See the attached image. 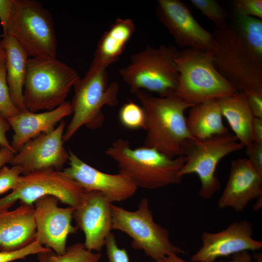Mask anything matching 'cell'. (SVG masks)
<instances>
[{
  "instance_id": "obj_10",
  "label": "cell",
  "mask_w": 262,
  "mask_h": 262,
  "mask_svg": "<svg viewBox=\"0 0 262 262\" xmlns=\"http://www.w3.org/2000/svg\"><path fill=\"white\" fill-rule=\"evenodd\" d=\"M244 147L235 135L229 133L203 140H191L185 147L186 161L180 175L183 177L196 174L201 184L199 196L203 199H210L220 188V182L215 174L218 163L225 156Z\"/></svg>"
},
{
  "instance_id": "obj_19",
  "label": "cell",
  "mask_w": 262,
  "mask_h": 262,
  "mask_svg": "<svg viewBox=\"0 0 262 262\" xmlns=\"http://www.w3.org/2000/svg\"><path fill=\"white\" fill-rule=\"evenodd\" d=\"M35 240L33 205L20 203L12 211L0 209V252L21 249Z\"/></svg>"
},
{
  "instance_id": "obj_25",
  "label": "cell",
  "mask_w": 262,
  "mask_h": 262,
  "mask_svg": "<svg viewBox=\"0 0 262 262\" xmlns=\"http://www.w3.org/2000/svg\"><path fill=\"white\" fill-rule=\"evenodd\" d=\"M101 257L100 252L90 251L81 243L66 247L65 252L62 255L56 254L51 249L37 254L39 262H100Z\"/></svg>"
},
{
  "instance_id": "obj_12",
  "label": "cell",
  "mask_w": 262,
  "mask_h": 262,
  "mask_svg": "<svg viewBox=\"0 0 262 262\" xmlns=\"http://www.w3.org/2000/svg\"><path fill=\"white\" fill-rule=\"evenodd\" d=\"M155 11L179 49L189 48L214 52L215 42L212 33L198 23L185 3L180 0H158Z\"/></svg>"
},
{
  "instance_id": "obj_36",
  "label": "cell",
  "mask_w": 262,
  "mask_h": 262,
  "mask_svg": "<svg viewBox=\"0 0 262 262\" xmlns=\"http://www.w3.org/2000/svg\"><path fill=\"white\" fill-rule=\"evenodd\" d=\"M10 127L7 119L0 113V146L16 152L11 147L6 137V132Z\"/></svg>"
},
{
  "instance_id": "obj_15",
  "label": "cell",
  "mask_w": 262,
  "mask_h": 262,
  "mask_svg": "<svg viewBox=\"0 0 262 262\" xmlns=\"http://www.w3.org/2000/svg\"><path fill=\"white\" fill-rule=\"evenodd\" d=\"M253 234L252 225L246 220L234 222L219 232L203 231L202 246L192 256L191 261L214 262L219 258L240 252L259 250L262 248V242L254 239Z\"/></svg>"
},
{
  "instance_id": "obj_42",
  "label": "cell",
  "mask_w": 262,
  "mask_h": 262,
  "mask_svg": "<svg viewBox=\"0 0 262 262\" xmlns=\"http://www.w3.org/2000/svg\"><path fill=\"white\" fill-rule=\"evenodd\" d=\"M6 57V52L0 42V61L5 59Z\"/></svg>"
},
{
  "instance_id": "obj_21",
  "label": "cell",
  "mask_w": 262,
  "mask_h": 262,
  "mask_svg": "<svg viewBox=\"0 0 262 262\" xmlns=\"http://www.w3.org/2000/svg\"><path fill=\"white\" fill-rule=\"evenodd\" d=\"M0 42L6 52V79L11 99L20 112L27 111L24 103L23 88L29 56L9 35L3 36Z\"/></svg>"
},
{
  "instance_id": "obj_40",
  "label": "cell",
  "mask_w": 262,
  "mask_h": 262,
  "mask_svg": "<svg viewBox=\"0 0 262 262\" xmlns=\"http://www.w3.org/2000/svg\"><path fill=\"white\" fill-rule=\"evenodd\" d=\"M153 262H195L186 261L178 256V254H171L161 259L155 260Z\"/></svg>"
},
{
  "instance_id": "obj_9",
  "label": "cell",
  "mask_w": 262,
  "mask_h": 262,
  "mask_svg": "<svg viewBox=\"0 0 262 262\" xmlns=\"http://www.w3.org/2000/svg\"><path fill=\"white\" fill-rule=\"evenodd\" d=\"M112 230L128 234L132 239L133 248L143 251L157 260L171 254L184 253L170 240L169 231L156 223L147 198H142L134 211L112 204Z\"/></svg>"
},
{
  "instance_id": "obj_38",
  "label": "cell",
  "mask_w": 262,
  "mask_h": 262,
  "mask_svg": "<svg viewBox=\"0 0 262 262\" xmlns=\"http://www.w3.org/2000/svg\"><path fill=\"white\" fill-rule=\"evenodd\" d=\"M218 262H253L249 251H244L230 256L228 260H220Z\"/></svg>"
},
{
  "instance_id": "obj_27",
  "label": "cell",
  "mask_w": 262,
  "mask_h": 262,
  "mask_svg": "<svg viewBox=\"0 0 262 262\" xmlns=\"http://www.w3.org/2000/svg\"><path fill=\"white\" fill-rule=\"evenodd\" d=\"M192 6L199 10L214 24L219 27L227 23L229 13L215 0H190Z\"/></svg>"
},
{
  "instance_id": "obj_23",
  "label": "cell",
  "mask_w": 262,
  "mask_h": 262,
  "mask_svg": "<svg viewBox=\"0 0 262 262\" xmlns=\"http://www.w3.org/2000/svg\"><path fill=\"white\" fill-rule=\"evenodd\" d=\"M186 118L188 130L197 140L229 133L224 125L217 100L196 104L191 108Z\"/></svg>"
},
{
  "instance_id": "obj_7",
  "label": "cell",
  "mask_w": 262,
  "mask_h": 262,
  "mask_svg": "<svg viewBox=\"0 0 262 262\" xmlns=\"http://www.w3.org/2000/svg\"><path fill=\"white\" fill-rule=\"evenodd\" d=\"M178 49L172 45L154 48L147 45L133 54L128 65L120 68L118 73L132 94L144 90L160 97L174 95L179 79L175 62Z\"/></svg>"
},
{
  "instance_id": "obj_35",
  "label": "cell",
  "mask_w": 262,
  "mask_h": 262,
  "mask_svg": "<svg viewBox=\"0 0 262 262\" xmlns=\"http://www.w3.org/2000/svg\"><path fill=\"white\" fill-rule=\"evenodd\" d=\"M12 7V0H0V22L3 36L6 35L7 27Z\"/></svg>"
},
{
  "instance_id": "obj_1",
  "label": "cell",
  "mask_w": 262,
  "mask_h": 262,
  "mask_svg": "<svg viewBox=\"0 0 262 262\" xmlns=\"http://www.w3.org/2000/svg\"><path fill=\"white\" fill-rule=\"evenodd\" d=\"M229 13L211 32L214 66L238 92L262 93V19Z\"/></svg>"
},
{
  "instance_id": "obj_43",
  "label": "cell",
  "mask_w": 262,
  "mask_h": 262,
  "mask_svg": "<svg viewBox=\"0 0 262 262\" xmlns=\"http://www.w3.org/2000/svg\"><path fill=\"white\" fill-rule=\"evenodd\" d=\"M254 260L255 262H262V253L255 254L254 255Z\"/></svg>"
},
{
  "instance_id": "obj_8",
  "label": "cell",
  "mask_w": 262,
  "mask_h": 262,
  "mask_svg": "<svg viewBox=\"0 0 262 262\" xmlns=\"http://www.w3.org/2000/svg\"><path fill=\"white\" fill-rule=\"evenodd\" d=\"M6 35L13 38L29 57L56 58L52 15L37 0H12Z\"/></svg>"
},
{
  "instance_id": "obj_44",
  "label": "cell",
  "mask_w": 262,
  "mask_h": 262,
  "mask_svg": "<svg viewBox=\"0 0 262 262\" xmlns=\"http://www.w3.org/2000/svg\"><path fill=\"white\" fill-rule=\"evenodd\" d=\"M15 262V261H13V262Z\"/></svg>"
},
{
  "instance_id": "obj_3",
  "label": "cell",
  "mask_w": 262,
  "mask_h": 262,
  "mask_svg": "<svg viewBox=\"0 0 262 262\" xmlns=\"http://www.w3.org/2000/svg\"><path fill=\"white\" fill-rule=\"evenodd\" d=\"M115 161L118 172L130 177L137 187L152 190L181 183L180 171L185 156L170 158L144 145L133 148L128 140L118 138L105 150Z\"/></svg>"
},
{
  "instance_id": "obj_13",
  "label": "cell",
  "mask_w": 262,
  "mask_h": 262,
  "mask_svg": "<svg viewBox=\"0 0 262 262\" xmlns=\"http://www.w3.org/2000/svg\"><path fill=\"white\" fill-rule=\"evenodd\" d=\"M59 199L46 195L33 203L36 240L42 246L59 255L66 249V242L70 234L77 232L78 228L71 222L74 209L58 206Z\"/></svg>"
},
{
  "instance_id": "obj_4",
  "label": "cell",
  "mask_w": 262,
  "mask_h": 262,
  "mask_svg": "<svg viewBox=\"0 0 262 262\" xmlns=\"http://www.w3.org/2000/svg\"><path fill=\"white\" fill-rule=\"evenodd\" d=\"M213 55V52L208 50L178 49L175 58L179 74L175 95L196 105L238 92L215 67Z\"/></svg>"
},
{
  "instance_id": "obj_14",
  "label": "cell",
  "mask_w": 262,
  "mask_h": 262,
  "mask_svg": "<svg viewBox=\"0 0 262 262\" xmlns=\"http://www.w3.org/2000/svg\"><path fill=\"white\" fill-rule=\"evenodd\" d=\"M65 127L62 120L54 130L29 141L14 155L10 164L20 166L23 175L49 168L61 171L69 156L64 147Z\"/></svg>"
},
{
  "instance_id": "obj_18",
  "label": "cell",
  "mask_w": 262,
  "mask_h": 262,
  "mask_svg": "<svg viewBox=\"0 0 262 262\" xmlns=\"http://www.w3.org/2000/svg\"><path fill=\"white\" fill-rule=\"evenodd\" d=\"M262 197V176L246 158L231 161L229 178L218 201L220 209L243 211L253 199Z\"/></svg>"
},
{
  "instance_id": "obj_16",
  "label": "cell",
  "mask_w": 262,
  "mask_h": 262,
  "mask_svg": "<svg viewBox=\"0 0 262 262\" xmlns=\"http://www.w3.org/2000/svg\"><path fill=\"white\" fill-rule=\"evenodd\" d=\"M68 167L62 173L73 180L85 191H96L104 194L112 202H120L132 196L138 187L128 176L118 172L110 174L101 172L69 151Z\"/></svg>"
},
{
  "instance_id": "obj_26",
  "label": "cell",
  "mask_w": 262,
  "mask_h": 262,
  "mask_svg": "<svg viewBox=\"0 0 262 262\" xmlns=\"http://www.w3.org/2000/svg\"><path fill=\"white\" fill-rule=\"evenodd\" d=\"M120 123L130 130L146 128V115L141 106L129 100L124 103L118 114Z\"/></svg>"
},
{
  "instance_id": "obj_17",
  "label": "cell",
  "mask_w": 262,
  "mask_h": 262,
  "mask_svg": "<svg viewBox=\"0 0 262 262\" xmlns=\"http://www.w3.org/2000/svg\"><path fill=\"white\" fill-rule=\"evenodd\" d=\"M112 204L102 193L85 191L82 203L74 209L73 218L83 232V244L90 251L100 252L112 230Z\"/></svg>"
},
{
  "instance_id": "obj_28",
  "label": "cell",
  "mask_w": 262,
  "mask_h": 262,
  "mask_svg": "<svg viewBox=\"0 0 262 262\" xmlns=\"http://www.w3.org/2000/svg\"><path fill=\"white\" fill-rule=\"evenodd\" d=\"M20 112L14 104L10 95L6 79L5 58L0 61V113L7 119Z\"/></svg>"
},
{
  "instance_id": "obj_29",
  "label": "cell",
  "mask_w": 262,
  "mask_h": 262,
  "mask_svg": "<svg viewBox=\"0 0 262 262\" xmlns=\"http://www.w3.org/2000/svg\"><path fill=\"white\" fill-rule=\"evenodd\" d=\"M231 3L233 13L262 19V0H233Z\"/></svg>"
},
{
  "instance_id": "obj_31",
  "label": "cell",
  "mask_w": 262,
  "mask_h": 262,
  "mask_svg": "<svg viewBox=\"0 0 262 262\" xmlns=\"http://www.w3.org/2000/svg\"><path fill=\"white\" fill-rule=\"evenodd\" d=\"M49 248L41 245L36 240L21 249L11 252H0V262H11L19 259H25L31 255L47 251Z\"/></svg>"
},
{
  "instance_id": "obj_30",
  "label": "cell",
  "mask_w": 262,
  "mask_h": 262,
  "mask_svg": "<svg viewBox=\"0 0 262 262\" xmlns=\"http://www.w3.org/2000/svg\"><path fill=\"white\" fill-rule=\"evenodd\" d=\"M22 170L20 166L11 168L3 166L0 168V195L10 190H14L18 185Z\"/></svg>"
},
{
  "instance_id": "obj_34",
  "label": "cell",
  "mask_w": 262,
  "mask_h": 262,
  "mask_svg": "<svg viewBox=\"0 0 262 262\" xmlns=\"http://www.w3.org/2000/svg\"><path fill=\"white\" fill-rule=\"evenodd\" d=\"M249 108L255 117L262 118V93H245Z\"/></svg>"
},
{
  "instance_id": "obj_33",
  "label": "cell",
  "mask_w": 262,
  "mask_h": 262,
  "mask_svg": "<svg viewBox=\"0 0 262 262\" xmlns=\"http://www.w3.org/2000/svg\"><path fill=\"white\" fill-rule=\"evenodd\" d=\"M245 147L248 160L255 170L262 176V145L252 142Z\"/></svg>"
},
{
  "instance_id": "obj_24",
  "label": "cell",
  "mask_w": 262,
  "mask_h": 262,
  "mask_svg": "<svg viewBox=\"0 0 262 262\" xmlns=\"http://www.w3.org/2000/svg\"><path fill=\"white\" fill-rule=\"evenodd\" d=\"M223 116L228 122L234 134L246 147L253 142L251 127L254 117L246 94L237 93L217 100Z\"/></svg>"
},
{
  "instance_id": "obj_5",
  "label": "cell",
  "mask_w": 262,
  "mask_h": 262,
  "mask_svg": "<svg viewBox=\"0 0 262 262\" xmlns=\"http://www.w3.org/2000/svg\"><path fill=\"white\" fill-rule=\"evenodd\" d=\"M107 69L93 59L84 76L74 86L71 102L72 117L64 131V142L69 141L82 126L91 130L101 127L105 120L102 108L117 105L119 86L115 81L108 83Z\"/></svg>"
},
{
  "instance_id": "obj_11",
  "label": "cell",
  "mask_w": 262,
  "mask_h": 262,
  "mask_svg": "<svg viewBox=\"0 0 262 262\" xmlns=\"http://www.w3.org/2000/svg\"><path fill=\"white\" fill-rule=\"evenodd\" d=\"M85 191L75 181L53 168L33 171L21 176L17 186L0 198V209H8L17 200L33 205L46 195L57 197L62 203L74 209L82 203Z\"/></svg>"
},
{
  "instance_id": "obj_37",
  "label": "cell",
  "mask_w": 262,
  "mask_h": 262,
  "mask_svg": "<svg viewBox=\"0 0 262 262\" xmlns=\"http://www.w3.org/2000/svg\"><path fill=\"white\" fill-rule=\"evenodd\" d=\"M253 142L262 145V118L254 117L251 127Z\"/></svg>"
},
{
  "instance_id": "obj_22",
  "label": "cell",
  "mask_w": 262,
  "mask_h": 262,
  "mask_svg": "<svg viewBox=\"0 0 262 262\" xmlns=\"http://www.w3.org/2000/svg\"><path fill=\"white\" fill-rule=\"evenodd\" d=\"M135 31L130 18H117L101 36L93 60L108 68L117 61Z\"/></svg>"
},
{
  "instance_id": "obj_20",
  "label": "cell",
  "mask_w": 262,
  "mask_h": 262,
  "mask_svg": "<svg viewBox=\"0 0 262 262\" xmlns=\"http://www.w3.org/2000/svg\"><path fill=\"white\" fill-rule=\"evenodd\" d=\"M70 101H66L57 108L42 113L27 110L7 118L14 131L11 146L16 153L26 143L42 133L55 129L56 124L72 114Z\"/></svg>"
},
{
  "instance_id": "obj_6",
  "label": "cell",
  "mask_w": 262,
  "mask_h": 262,
  "mask_svg": "<svg viewBox=\"0 0 262 262\" xmlns=\"http://www.w3.org/2000/svg\"><path fill=\"white\" fill-rule=\"evenodd\" d=\"M81 77L56 58H28L23 88L24 103L30 112L52 110L64 103Z\"/></svg>"
},
{
  "instance_id": "obj_39",
  "label": "cell",
  "mask_w": 262,
  "mask_h": 262,
  "mask_svg": "<svg viewBox=\"0 0 262 262\" xmlns=\"http://www.w3.org/2000/svg\"><path fill=\"white\" fill-rule=\"evenodd\" d=\"M16 153V152L11 149L1 147L0 149V168L6 164L10 163Z\"/></svg>"
},
{
  "instance_id": "obj_32",
  "label": "cell",
  "mask_w": 262,
  "mask_h": 262,
  "mask_svg": "<svg viewBox=\"0 0 262 262\" xmlns=\"http://www.w3.org/2000/svg\"><path fill=\"white\" fill-rule=\"evenodd\" d=\"M105 246L109 262H130L127 251L118 246L115 235L112 232L106 239Z\"/></svg>"
},
{
  "instance_id": "obj_2",
  "label": "cell",
  "mask_w": 262,
  "mask_h": 262,
  "mask_svg": "<svg viewBox=\"0 0 262 262\" xmlns=\"http://www.w3.org/2000/svg\"><path fill=\"white\" fill-rule=\"evenodd\" d=\"M135 95L146 115V134L144 145L170 158L184 156L188 143L196 140L190 133L185 111L195 105L175 94L156 97L140 90Z\"/></svg>"
},
{
  "instance_id": "obj_41",
  "label": "cell",
  "mask_w": 262,
  "mask_h": 262,
  "mask_svg": "<svg viewBox=\"0 0 262 262\" xmlns=\"http://www.w3.org/2000/svg\"><path fill=\"white\" fill-rule=\"evenodd\" d=\"M257 199V201L254 204V210L256 211L260 210L262 207V197H261Z\"/></svg>"
}]
</instances>
